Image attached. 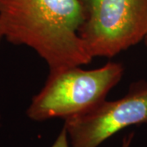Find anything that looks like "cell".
I'll return each instance as SVG.
<instances>
[{
	"label": "cell",
	"instance_id": "1",
	"mask_svg": "<svg viewBox=\"0 0 147 147\" xmlns=\"http://www.w3.org/2000/svg\"><path fill=\"white\" fill-rule=\"evenodd\" d=\"M84 19L80 0H0L3 38L33 49L49 73L92 62L79 35Z\"/></svg>",
	"mask_w": 147,
	"mask_h": 147
},
{
	"label": "cell",
	"instance_id": "8",
	"mask_svg": "<svg viewBox=\"0 0 147 147\" xmlns=\"http://www.w3.org/2000/svg\"><path fill=\"white\" fill-rule=\"evenodd\" d=\"M3 37L1 35V33H0V45H1V42H2V40H3Z\"/></svg>",
	"mask_w": 147,
	"mask_h": 147
},
{
	"label": "cell",
	"instance_id": "7",
	"mask_svg": "<svg viewBox=\"0 0 147 147\" xmlns=\"http://www.w3.org/2000/svg\"><path fill=\"white\" fill-rule=\"evenodd\" d=\"M144 42H145V44H146V46L147 47V35L146 36V38H145V39H144Z\"/></svg>",
	"mask_w": 147,
	"mask_h": 147
},
{
	"label": "cell",
	"instance_id": "9",
	"mask_svg": "<svg viewBox=\"0 0 147 147\" xmlns=\"http://www.w3.org/2000/svg\"><path fill=\"white\" fill-rule=\"evenodd\" d=\"M0 119H1V115H0Z\"/></svg>",
	"mask_w": 147,
	"mask_h": 147
},
{
	"label": "cell",
	"instance_id": "3",
	"mask_svg": "<svg viewBox=\"0 0 147 147\" xmlns=\"http://www.w3.org/2000/svg\"><path fill=\"white\" fill-rule=\"evenodd\" d=\"M84 11L79 35L89 54L111 58L144 41L147 0H80Z\"/></svg>",
	"mask_w": 147,
	"mask_h": 147
},
{
	"label": "cell",
	"instance_id": "2",
	"mask_svg": "<svg viewBox=\"0 0 147 147\" xmlns=\"http://www.w3.org/2000/svg\"><path fill=\"white\" fill-rule=\"evenodd\" d=\"M124 72L123 65L108 62L95 69L71 66L49 73L42 89L32 98L26 115L33 121L66 119L100 104Z\"/></svg>",
	"mask_w": 147,
	"mask_h": 147
},
{
	"label": "cell",
	"instance_id": "4",
	"mask_svg": "<svg viewBox=\"0 0 147 147\" xmlns=\"http://www.w3.org/2000/svg\"><path fill=\"white\" fill-rule=\"evenodd\" d=\"M147 123V82L131 86L123 97L104 100L89 110L65 119L70 147H98L127 127Z\"/></svg>",
	"mask_w": 147,
	"mask_h": 147
},
{
	"label": "cell",
	"instance_id": "6",
	"mask_svg": "<svg viewBox=\"0 0 147 147\" xmlns=\"http://www.w3.org/2000/svg\"><path fill=\"white\" fill-rule=\"evenodd\" d=\"M133 137H134V133L131 132V133H129L128 135H127L126 137H123L121 147H130V145H131V141L133 139Z\"/></svg>",
	"mask_w": 147,
	"mask_h": 147
},
{
	"label": "cell",
	"instance_id": "5",
	"mask_svg": "<svg viewBox=\"0 0 147 147\" xmlns=\"http://www.w3.org/2000/svg\"><path fill=\"white\" fill-rule=\"evenodd\" d=\"M51 147H70L69 142L68 133L65 127H63L61 132L59 133L57 138L56 139L55 142Z\"/></svg>",
	"mask_w": 147,
	"mask_h": 147
}]
</instances>
